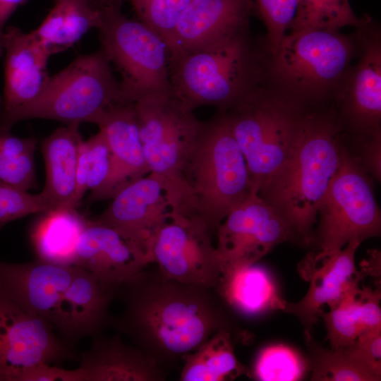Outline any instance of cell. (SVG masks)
Returning a JSON list of instances; mask_svg holds the SVG:
<instances>
[{
	"label": "cell",
	"mask_w": 381,
	"mask_h": 381,
	"mask_svg": "<svg viewBox=\"0 0 381 381\" xmlns=\"http://www.w3.org/2000/svg\"><path fill=\"white\" fill-rule=\"evenodd\" d=\"M124 303L111 325L162 367L172 365L221 329L231 330L225 304L209 286L144 269L119 288Z\"/></svg>",
	"instance_id": "cell-1"
},
{
	"label": "cell",
	"mask_w": 381,
	"mask_h": 381,
	"mask_svg": "<svg viewBox=\"0 0 381 381\" xmlns=\"http://www.w3.org/2000/svg\"><path fill=\"white\" fill-rule=\"evenodd\" d=\"M344 138L334 107H306L289 159L258 193L286 221L294 240L313 242L318 209L339 167Z\"/></svg>",
	"instance_id": "cell-2"
},
{
	"label": "cell",
	"mask_w": 381,
	"mask_h": 381,
	"mask_svg": "<svg viewBox=\"0 0 381 381\" xmlns=\"http://www.w3.org/2000/svg\"><path fill=\"white\" fill-rule=\"evenodd\" d=\"M250 191L244 156L226 114L217 111L204 121L185 162L171 214L197 219L213 235Z\"/></svg>",
	"instance_id": "cell-3"
},
{
	"label": "cell",
	"mask_w": 381,
	"mask_h": 381,
	"mask_svg": "<svg viewBox=\"0 0 381 381\" xmlns=\"http://www.w3.org/2000/svg\"><path fill=\"white\" fill-rule=\"evenodd\" d=\"M262 65L246 28L212 47L170 61L172 95L193 111L212 106L227 111L261 85Z\"/></svg>",
	"instance_id": "cell-4"
},
{
	"label": "cell",
	"mask_w": 381,
	"mask_h": 381,
	"mask_svg": "<svg viewBox=\"0 0 381 381\" xmlns=\"http://www.w3.org/2000/svg\"><path fill=\"white\" fill-rule=\"evenodd\" d=\"M306 106L261 85L226 114L258 193L289 159Z\"/></svg>",
	"instance_id": "cell-5"
},
{
	"label": "cell",
	"mask_w": 381,
	"mask_h": 381,
	"mask_svg": "<svg viewBox=\"0 0 381 381\" xmlns=\"http://www.w3.org/2000/svg\"><path fill=\"white\" fill-rule=\"evenodd\" d=\"M357 46L356 37L339 30L289 31L271 54V73L279 91L306 106L337 95Z\"/></svg>",
	"instance_id": "cell-6"
},
{
	"label": "cell",
	"mask_w": 381,
	"mask_h": 381,
	"mask_svg": "<svg viewBox=\"0 0 381 381\" xmlns=\"http://www.w3.org/2000/svg\"><path fill=\"white\" fill-rule=\"evenodd\" d=\"M111 64L100 49L77 57L50 76L39 96L0 120V129L11 131L30 119L56 120L65 125L97 123L112 104L121 102V90Z\"/></svg>",
	"instance_id": "cell-7"
},
{
	"label": "cell",
	"mask_w": 381,
	"mask_h": 381,
	"mask_svg": "<svg viewBox=\"0 0 381 381\" xmlns=\"http://www.w3.org/2000/svg\"><path fill=\"white\" fill-rule=\"evenodd\" d=\"M120 7H100L97 28L101 49L121 76V102L134 103L151 95H172L166 44L142 22L124 16Z\"/></svg>",
	"instance_id": "cell-8"
},
{
	"label": "cell",
	"mask_w": 381,
	"mask_h": 381,
	"mask_svg": "<svg viewBox=\"0 0 381 381\" xmlns=\"http://www.w3.org/2000/svg\"><path fill=\"white\" fill-rule=\"evenodd\" d=\"M319 224L314 241L317 260L332 254L351 241L380 236L381 214L371 176L349 152L344 138L339 169L318 209Z\"/></svg>",
	"instance_id": "cell-9"
},
{
	"label": "cell",
	"mask_w": 381,
	"mask_h": 381,
	"mask_svg": "<svg viewBox=\"0 0 381 381\" xmlns=\"http://www.w3.org/2000/svg\"><path fill=\"white\" fill-rule=\"evenodd\" d=\"M133 104L146 162L165 181L173 208L183 167L204 121L173 95L147 96Z\"/></svg>",
	"instance_id": "cell-10"
},
{
	"label": "cell",
	"mask_w": 381,
	"mask_h": 381,
	"mask_svg": "<svg viewBox=\"0 0 381 381\" xmlns=\"http://www.w3.org/2000/svg\"><path fill=\"white\" fill-rule=\"evenodd\" d=\"M76 266L35 260L0 261V294L49 324L68 346L73 341L72 282Z\"/></svg>",
	"instance_id": "cell-11"
},
{
	"label": "cell",
	"mask_w": 381,
	"mask_h": 381,
	"mask_svg": "<svg viewBox=\"0 0 381 381\" xmlns=\"http://www.w3.org/2000/svg\"><path fill=\"white\" fill-rule=\"evenodd\" d=\"M212 236L201 222L171 214L155 234L152 262L168 279L215 290L224 265Z\"/></svg>",
	"instance_id": "cell-12"
},
{
	"label": "cell",
	"mask_w": 381,
	"mask_h": 381,
	"mask_svg": "<svg viewBox=\"0 0 381 381\" xmlns=\"http://www.w3.org/2000/svg\"><path fill=\"white\" fill-rule=\"evenodd\" d=\"M54 329L0 294V381H22L41 363L77 359Z\"/></svg>",
	"instance_id": "cell-13"
},
{
	"label": "cell",
	"mask_w": 381,
	"mask_h": 381,
	"mask_svg": "<svg viewBox=\"0 0 381 381\" xmlns=\"http://www.w3.org/2000/svg\"><path fill=\"white\" fill-rule=\"evenodd\" d=\"M216 234L224 267L256 263L277 245L294 240L286 221L253 190L230 211Z\"/></svg>",
	"instance_id": "cell-14"
},
{
	"label": "cell",
	"mask_w": 381,
	"mask_h": 381,
	"mask_svg": "<svg viewBox=\"0 0 381 381\" xmlns=\"http://www.w3.org/2000/svg\"><path fill=\"white\" fill-rule=\"evenodd\" d=\"M357 30L360 58L337 94V111L353 138L365 139L381 131V40L371 18Z\"/></svg>",
	"instance_id": "cell-15"
},
{
	"label": "cell",
	"mask_w": 381,
	"mask_h": 381,
	"mask_svg": "<svg viewBox=\"0 0 381 381\" xmlns=\"http://www.w3.org/2000/svg\"><path fill=\"white\" fill-rule=\"evenodd\" d=\"M171 212L165 181L150 172L116 192L96 219L139 244L152 261L150 250L155 234L171 217Z\"/></svg>",
	"instance_id": "cell-16"
},
{
	"label": "cell",
	"mask_w": 381,
	"mask_h": 381,
	"mask_svg": "<svg viewBox=\"0 0 381 381\" xmlns=\"http://www.w3.org/2000/svg\"><path fill=\"white\" fill-rule=\"evenodd\" d=\"M152 263L137 243L114 228L90 219L76 246L73 266L90 272L104 287L116 291Z\"/></svg>",
	"instance_id": "cell-17"
},
{
	"label": "cell",
	"mask_w": 381,
	"mask_h": 381,
	"mask_svg": "<svg viewBox=\"0 0 381 381\" xmlns=\"http://www.w3.org/2000/svg\"><path fill=\"white\" fill-rule=\"evenodd\" d=\"M361 245L358 241L349 243L341 250L315 260L308 255L303 269L309 280V289L305 296L296 303L286 302L283 311L296 316L303 327L306 340L311 337L313 326L318 320L324 305L334 308L343 294L360 276L355 266V254Z\"/></svg>",
	"instance_id": "cell-18"
},
{
	"label": "cell",
	"mask_w": 381,
	"mask_h": 381,
	"mask_svg": "<svg viewBox=\"0 0 381 381\" xmlns=\"http://www.w3.org/2000/svg\"><path fill=\"white\" fill-rule=\"evenodd\" d=\"M4 88L0 120L35 99L49 78L50 54L32 32L6 27L4 35Z\"/></svg>",
	"instance_id": "cell-19"
},
{
	"label": "cell",
	"mask_w": 381,
	"mask_h": 381,
	"mask_svg": "<svg viewBox=\"0 0 381 381\" xmlns=\"http://www.w3.org/2000/svg\"><path fill=\"white\" fill-rule=\"evenodd\" d=\"M254 0H190L175 32V56L212 47L247 28Z\"/></svg>",
	"instance_id": "cell-20"
},
{
	"label": "cell",
	"mask_w": 381,
	"mask_h": 381,
	"mask_svg": "<svg viewBox=\"0 0 381 381\" xmlns=\"http://www.w3.org/2000/svg\"><path fill=\"white\" fill-rule=\"evenodd\" d=\"M111 154V174L102 198H111L127 184L150 173L140 138L133 103L110 106L96 123Z\"/></svg>",
	"instance_id": "cell-21"
},
{
	"label": "cell",
	"mask_w": 381,
	"mask_h": 381,
	"mask_svg": "<svg viewBox=\"0 0 381 381\" xmlns=\"http://www.w3.org/2000/svg\"><path fill=\"white\" fill-rule=\"evenodd\" d=\"M78 368L83 381H162L163 367L134 345L115 334L95 336L89 349L80 353Z\"/></svg>",
	"instance_id": "cell-22"
},
{
	"label": "cell",
	"mask_w": 381,
	"mask_h": 381,
	"mask_svg": "<svg viewBox=\"0 0 381 381\" xmlns=\"http://www.w3.org/2000/svg\"><path fill=\"white\" fill-rule=\"evenodd\" d=\"M215 291L226 306L248 316L284 310L286 302L270 273L255 263L224 267Z\"/></svg>",
	"instance_id": "cell-23"
},
{
	"label": "cell",
	"mask_w": 381,
	"mask_h": 381,
	"mask_svg": "<svg viewBox=\"0 0 381 381\" xmlns=\"http://www.w3.org/2000/svg\"><path fill=\"white\" fill-rule=\"evenodd\" d=\"M79 125L61 126L45 138L41 145L46 168L42 193L52 209L77 208L76 171L78 149L83 138Z\"/></svg>",
	"instance_id": "cell-24"
},
{
	"label": "cell",
	"mask_w": 381,
	"mask_h": 381,
	"mask_svg": "<svg viewBox=\"0 0 381 381\" xmlns=\"http://www.w3.org/2000/svg\"><path fill=\"white\" fill-rule=\"evenodd\" d=\"M42 214L30 234L36 259L73 266L77 243L90 219L73 207H56Z\"/></svg>",
	"instance_id": "cell-25"
},
{
	"label": "cell",
	"mask_w": 381,
	"mask_h": 381,
	"mask_svg": "<svg viewBox=\"0 0 381 381\" xmlns=\"http://www.w3.org/2000/svg\"><path fill=\"white\" fill-rule=\"evenodd\" d=\"M101 8L90 0H55L52 9L32 31L50 55L72 47L90 30L97 28Z\"/></svg>",
	"instance_id": "cell-26"
},
{
	"label": "cell",
	"mask_w": 381,
	"mask_h": 381,
	"mask_svg": "<svg viewBox=\"0 0 381 381\" xmlns=\"http://www.w3.org/2000/svg\"><path fill=\"white\" fill-rule=\"evenodd\" d=\"M231 330L214 333L197 350L186 355L181 381L231 380L246 373L234 353Z\"/></svg>",
	"instance_id": "cell-27"
},
{
	"label": "cell",
	"mask_w": 381,
	"mask_h": 381,
	"mask_svg": "<svg viewBox=\"0 0 381 381\" xmlns=\"http://www.w3.org/2000/svg\"><path fill=\"white\" fill-rule=\"evenodd\" d=\"M307 341L311 380L377 381L376 374L352 351L351 348L328 350L310 337Z\"/></svg>",
	"instance_id": "cell-28"
},
{
	"label": "cell",
	"mask_w": 381,
	"mask_h": 381,
	"mask_svg": "<svg viewBox=\"0 0 381 381\" xmlns=\"http://www.w3.org/2000/svg\"><path fill=\"white\" fill-rule=\"evenodd\" d=\"M36 140L0 130V184L26 190L35 186Z\"/></svg>",
	"instance_id": "cell-29"
},
{
	"label": "cell",
	"mask_w": 381,
	"mask_h": 381,
	"mask_svg": "<svg viewBox=\"0 0 381 381\" xmlns=\"http://www.w3.org/2000/svg\"><path fill=\"white\" fill-rule=\"evenodd\" d=\"M368 16L358 18L349 0H298V7L289 31L302 29L339 30L346 26L363 27Z\"/></svg>",
	"instance_id": "cell-30"
},
{
	"label": "cell",
	"mask_w": 381,
	"mask_h": 381,
	"mask_svg": "<svg viewBox=\"0 0 381 381\" xmlns=\"http://www.w3.org/2000/svg\"><path fill=\"white\" fill-rule=\"evenodd\" d=\"M308 367V363L297 350L277 344L259 351L252 374L262 381H296L304 377Z\"/></svg>",
	"instance_id": "cell-31"
},
{
	"label": "cell",
	"mask_w": 381,
	"mask_h": 381,
	"mask_svg": "<svg viewBox=\"0 0 381 381\" xmlns=\"http://www.w3.org/2000/svg\"><path fill=\"white\" fill-rule=\"evenodd\" d=\"M138 20L158 35L166 44L169 59L176 54L175 32L190 0H130Z\"/></svg>",
	"instance_id": "cell-32"
},
{
	"label": "cell",
	"mask_w": 381,
	"mask_h": 381,
	"mask_svg": "<svg viewBox=\"0 0 381 381\" xmlns=\"http://www.w3.org/2000/svg\"><path fill=\"white\" fill-rule=\"evenodd\" d=\"M360 288L353 284L329 312L320 311L327 330V339L332 349H341L354 344L361 334L356 313Z\"/></svg>",
	"instance_id": "cell-33"
},
{
	"label": "cell",
	"mask_w": 381,
	"mask_h": 381,
	"mask_svg": "<svg viewBox=\"0 0 381 381\" xmlns=\"http://www.w3.org/2000/svg\"><path fill=\"white\" fill-rule=\"evenodd\" d=\"M254 6L267 29L266 50L272 54L294 23L298 0H254Z\"/></svg>",
	"instance_id": "cell-34"
},
{
	"label": "cell",
	"mask_w": 381,
	"mask_h": 381,
	"mask_svg": "<svg viewBox=\"0 0 381 381\" xmlns=\"http://www.w3.org/2000/svg\"><path fill=\"white\" fill-rule=\"evenodd\" d=\"M51 209L52 205L42 192L31 194L26 190L0 184V231L13 221Z\"/></svg>",
	"instance_id": "cell-35"
},
{
	"label": "cell",
	"mask_w": 381,
	"mask_h": 381,
	"mask_svg": "<svg viewBox=\"0 0 381 381\" xmlns=\"http://www.w3.org/2000/svg\"><path fill=\"white\" fill-rule=\"evenodd\" d=\"M88 145V172L87 191L90 190V200L102 198L111 171V154L102 132L87 140Z\"/></svg>",
	"instance_id": "cell-36"
},
{
	"label": "cell",
	"mask_w": 381,
	"mask_h": 381,
	"mask_svg": "<svg viewBox=\"0 0 381 381\" xmlns=\"http://www.w3.org/2000/svg\"><path fill=\"white\" fill-rule=\"evenodd\" d=\"M346 142V140H345ZM352 149H347L358 164L375 179H381V131L366 139L353 138Z\"/></svg>",
	"instance_id": "cell-37"
},
{
	"label": "cell",
	"mask_w": 381,
	"mask_h": 381,
	"mask_svg": "<svg viewBox=\"0 0 381 381\" xmlns=\"http://www.w3.org/2000/svg\"><path fill=\"white\" fill-rule=\"evenodd\" d=\"M380 291L378 289H360L356 313L361 333L368 330L381 329Z\"/></svg>",
	"instance_id": "cell-38"
},
{
	"label": "cell",
	"mask_w": 381,
	"mask_h": 381,
	"mask_svg": "<svg viewBox=\"0 0 381 381\" xmlns=\"http://www.w3.org/2000/svg\"><path fill=\"white\" fill-rule=\"evenodd\" d=\"M349 347L361 361L381 376V329L361 332Z\"/></svg>",
	"instance_id": "cell-39"
},
{
	"label": "cell",
	"mask_w": 381,
	"mask_h": 381,
	"mask_svg": "<svg viewBox=\"0 0 381 381\" xmlns=\"http://www.w3.org/2000/svg\"><path fill=\"white\" fill-rule=\"evenodd\" d=\"M22 381H83V377L78 368L67 370L41 363L30 368Z\"/></svg>",
	"instance_id": "cell-40"
},
{
	"label": "cell",
	"mask_w": 381,
	"mask_h": 381,
	"mask_svg": "<svg viewBox=\"0 0 381 381\" xmlns=\"http://www.w3.org/2000/svg\"><path fill=\"white\" fill-rule=\"evenodd\" d=\"M26 0H0V58L4 54L6 24L13 13Z\"/></svg>",
	"instance_id": "cell-41"
},
{
	"label": "cell",
	"mask_w": 381,
	"mask_h": 381,
	"mask_svg": "<svg viewBox=\"0 0 381 381\" xmlns=\"http://www.w3.org/2000/svg\"><path fill=\"white\" fill-rule=\"evenodd\" d=\"M95 5L102 7L109 5H118L121 6L122 0H90Z\"/></svg>",
	"instance_id": "cell-42"
}]
</instances>
